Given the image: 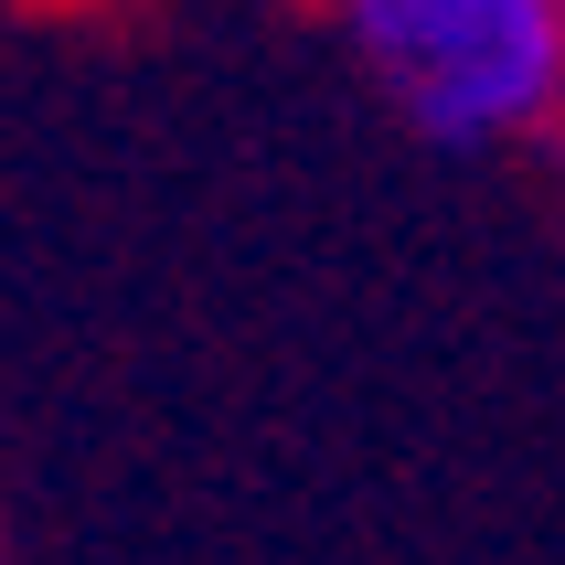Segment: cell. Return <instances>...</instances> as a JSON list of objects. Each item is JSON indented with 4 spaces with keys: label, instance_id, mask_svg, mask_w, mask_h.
I'll list each match as a JSON object with an SVG mask.
<instances>
[{
    "label": "cell",
    "instance_id": "6da1fadb",
    "mask_svg": "<svg viewBox=\"0 0 565 565\" xmlns=\"http://www.w3.org/2000/svg\"><path fill=\"white\" fill-rule=\"evenodd\" d=\"M384 107L459 150L565 128V0H320Z\"/></svg>",
    "mask_w": 565,
    "mask_h": 565
},
{
    "label": "cell",
    "instance_id": "7a4b0ae2",
    "mask_svg": "<svg viewBox=\"0 0 565 565\" xmlns=\"http://www.w3.org/2000/svg\"><path fill=\"white\" fill-rule=\"evenodd\" d=\"M32 11H96V0H32Z\"/></svg>",
    "mask_w": 565,
    "mask_h": 565
}]
</instances>
